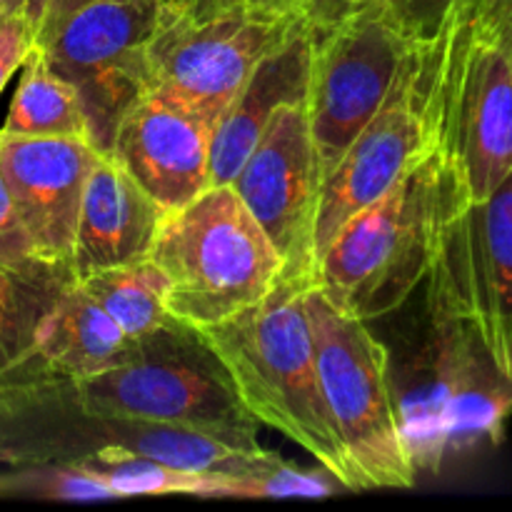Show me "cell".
I'll return each mask as SVG.
<instances>
[{
  "instance_id": "6da1fadb",
  "label": "cell",
  "mask_w": 512,
  "mask_h": 512,
  "mask_svg": "<svg viewBox=\"0 0 512 512\" xmlns=\"http://www.w3.org/2000/svg\"><path fill=\"white\" fill-rule=\"evenodd\" d=\"M310 283H280L250 308L198 335L225 368L235 395L258 425H268L318 460L345 490H358L318 365L305 293Z\"/></svg>"
},
{
  "instance_id": "7a4b0ae2",
  "label": "cell",
  "mask_w": 512,
  "mask_h": 512,
  "mask_svg": "<svg viewBox=\"0 0 512 512\" xmlns=\"http://www.w3.org/2000/svg\"><path fill=\"white\" fill-rule=\"evenodd\" d=\"M463 200L458 170L438 143L340 228L320 253L313 285L365 323L393 313L425 283L443 223Z\"/></svg>"
},
{
  "instance_id": "3957f363",
  "label": "cell",
  "mask_w": 512,
  "mask_h": 512,
  "mask_svg": "<svg viewBox=\"0 0 512 512\" xmlns=\"http://www.w3.org/2000/svg\"><path fill=\"white\" fill-rule=\"evenodd\" d=\"M438 138L468 200L512 173V0H460L438 28Z\"/></svg>"
},
{
  "instance_id": "277c9868",
  "label": "cell",
  "mask_w": 512,
  "mask_h": 512,
  "mask_svg": "<svg viewBox=\"0 0 512 512\" xmlns=\"http://www.w3.org/2000/svg\"><path fill=\"white\" fill-rule=\"evenodd\" d=\"M150 260L168 278V313L195 330L250 308L283 278V258L233 185L168 210Z\"/></svg>"
},
{
  "instance_id": "5b68a950",
  "label": "cell",
  "mask_w": 512,
  "mask_h": 512,
  "mask_svg": "<svg viewBox=\"0 0 512 512\" xmlns=\"http://www.w3.org/2000/svg\"><path fill=\"white\" fill-rule=\"evenodd\" d=\"M325 403L348 450L358 490H408L418 463L395 395L388 348L365 320L343 313L315 285L305 293Z\"/></svg>"
},
{
  "instance_id": "8992f818",
  "label": "cell",
  "mask_w": 512,
  "mask_h": 512,
  "mask_svg": "<svg viewBox=\"0 0 512 512\" xmlns=\"http://www.w3.org/2000/svg\"><path fill=\"white\" fill-rule=\"evenodd\" d=\"M35 383L50 385L70 408L88 415L180 423L225 433H258L260 428L238 400L213 350L198 330L180 320L143 340L138 353L115 368L73 383Z\"/></svg>"
},
{
  "instance_id": "52a82bcc",
  "label": "cell",
  "mask_w": 512,
  "mask_h": 512,
  "mask_svg": "<svg viewBox=\"0 0 512 512\" xmlns=\"http://www.w3.org/2000/svg\"><path fill=\"white\" fill-rule=\"evenodd\" d=\"M163 10V0H90L35 43L78 93L98 153H110L123 115L153 88L148 43Z\"/></svg>"
},
{
  "instance_id": "ba28073f",
  "label": "cell",
  "mask_w": 512,
  "mask_h": 512,
  "mask_svg": "<svg viewBox=\"0 0 512 512\" xmlns=\"http://www.w3.org/2000/svg\"><path fill=\"white\" fill-rule=\"evenodd\" d=\"M435 65L438 33L410 48L383 105L325 175L315 220V265L355 213L388 193L410 165L440 143L433 98Z\"/></svg>"
},
{
  "instance_id": "9c48e42d",
  "label": "cell",
  "mask_w": 512,
  "mask_h": 512,
  "mask_svg": "<svg viewBox=\"0 0 512 512\" xmlns=\"http://www.w3.org/2000/svg\"><path fill=\"white\" fill-rule=\"evenodd\" d=\"M303 18L260 13L245 0L190 18L163 10L148 43L153 88L175 95L205 118H223L260 60L278 50Z\"/></svg>"
},
{
  "instance_id": "30bf717a",
  "label": "cell",
  "mask_w": 512,
  "mask_h": 512,
  "mask_svg": "<svg viewBox=\"0 0 512 512\" xmlns=\"http://www.w3.org/2000/svg\"><path fill=\"white\" fill-rule=\"evenodd\" d=\"M415 43L383 0L313 33L305 108L323 180L383 105Z\"/></svg>"
},
{
  "instance_id": "8fae6325",
  "label": "cell",
  "mask_w": 512,
  "mask_h": 512,
  "mask_svg": "<svg viewBox=\"0 0 512 512\" xmlns=\"http://www.w3.org/2000/svg\"><path fill=\"white\" fill-rule=\"evenodd\" d=\"M425 278L512 380V173L490 195L463 200L448 215Z\"/></svg>"
},
{
  "instance_id": "7c38bea8",
  "label": "cell",
  "mask_w": 512,
  "mask_h": 512,
  "mask_svg": "<svg viewBox=\"0 0 512 512\" xmlns=\"http://www.w3.org/2000/svg\"><path fill=\"white\" fill-rule=\"evenodd\" d=\"M230 185L283 258V278L313 285L323 170L305 103L275 110Z\"/></svg>"
},
{
  "instance_id": "4fadbf2b",
  "label": "cell",
  "mask_w": 512,
  "mask_h": 512,
  "mask_svg": "<svg viewBox=\"0 0 512 512\" xmlns=\"http://www.w3.org/2000/svg\"><path fill=\"white\" fill-rule=\"evenodd\" d=\"M215 123L175 95L150 88L118 123L110 158L165 210L208 188Z\"/></svg>"
},
{
  "instance_id": "5bb4252c",
  "label": "cell",
  "mask_w": 512,
  "mask_h": 512,
  "mask_svg": "<svg viewBox=\"0 0 512 512\" xmlns=\"http://www.w3.org/2000/svg\"><path fill=\"white\" fill-rule=\"evenodd\" d=\"M100 155L85 138L0 133V173L45 263L70 268L85 180Z\"/></svg>"
},
{
  "instance_id": "9a60e30c",
  "label": "cell",
  "mask_w": 512,
  "mask_h": 512,
  "mask_svg": "<svg viewBox=\"0 0 512 512\" xmlns=\"http://www.w3.org/2000/svg\"><path fill=\"white\" fill-rule=\"evenodd\" d=\"M168 210L150 198L110 155H100L85 180L70 273L75 280L150 258Z\"/></svg>"
},
{
  "instance_id": "2e32d148",
  "label": "cell",
  "mask_w": 512,
  "mask_h": 512,
  "mask_svg": "<svg viewBox=\"0 0 512 512\" xmlns=\"http://www.w3.org/2000/svg\"><path fill=\"white\" fill-rule=\"evenodd\" d=\"M310 58L313 30L303 20L278 50L260 60L245 88L215 125L208 188L230 185L280 105L308 100Z\"/></svg>"
},
{
  "instance_id": "e0dca14e",
  "label": "cell",
  "mask_w": 512,
  "mask_h": 512,
  "mask_svg": "<svg viewBox=\"0 0 512 512\" xmlns=\"http://www.w3.org/2000/svg\"><path fill=\"white\" fill-rule=\"evenodd\" d=\"M138 345L73 280L45 318L30 358L3 378L73 383L125 363Z\"/></svg>"
},
{
  "instance_id": "ac0fdd59",
  "label": "cell",
  "mask_w": 512,
  "mask_h": 512,
  "mask_svg": "<svg viewBox=\"0 0 512 512\" xmlns=\"http://www.w3.org/2000/svg\"><path fill=\"white\" fill-rule=\"evenodd\" d=\"M73 280L63 265H0V378L30 358L45 318Z\"/></svg>"
},
{
  "instance_id": "d6986e66",
  "label": "cell",
  "mask_w": 512,
  "mask_h": 512,
  "mask_svg": "<svg viewBox=\"0 0 512 512\" xmlns=\"http://www.w3.org/2000/svg\"><path fill=\"white\" fill-rule=\"evenodd\" d=\"M135 343L153 338L163 328L175 323L168 313L165 295L168 278L155 260L105 268L75 280Z\"/></svg>"
},
{
  "instance_id": "ffe728a7",
  "label": "cell",
  "mask_w": 512,
  "mask_h": 512,
  "mask_svg": "<svg viewBox=\"0 0 512 512\" xmlns=\"http://www.w3.org/2000/svg\"><path fill=\"white\" fill-rule=\"evenodd\" d=\"M18 88L10 100L8 115L0 128L3 135H25V138H85L83 108L78 93L68 80L53 73L35 45L23 63Z\"/></svg>"
},
{
  "instance_id": "44dd1931",
  "label": "cell",
  "mask_w": 512,
  "mask_h": 512,
  "mask_svg": "<svg viewBox=\"0 0 512 512\" xmlns=\"http://www.w3.org/2000/svg\"><path fill=\"white\" fill-rule=\"evenodd\" d=\"M80 470L98 478L113 498H138V495H198L203 498L208 475L170 468L158 460L118 450H90L70 458Z\"/></svg>"
},
{
  "instance_id": "7402d4cb",
  "label": "cell",
  "mask_w": 512,
  "mask_h": 512,
  "mask_svg": "<svg viewBox=\"0 0 512 512\" xmlns=\"http://www.w3.org/2000/svg\"><path fill=\"white\" fill-rule=\"evenodd\" d=\"M338 480L325 468L308 470L273 458L240 475H208L203 498H330Z\"/></svg>"
},
{
  "instance_id": "603a6c76",
  "label": "cell",
  "mask_w": 512,
  "mask_h": 512,
  "mask_svg": "<svg viewBox=\"0 0 512 512\" xmlns=\"http://www.w3.org/2000/svg\"><path fill=\"white\" fill-rule=\"evenodd\" d=\"M0 265L8 268H38V265H50L38 258L30 235L25 233L23 223L18 218L10 190L5 185L3 173H0Z\"/></svg>"
},
{
  "instance_id": "cb8c5ba5",
  "label": "cell",
  "mask_w": 512,
  "mask_h": 512,
  "mask_svg": "<svg viewBox=\"0 0 512 512\" xmlns=\"http://www.w3.org/2000/svg\"><path fill=\"white\" fill-rule=\"evenodd\" d=\"M35 25L25 15L0 8V93L35 48Z\"/></svg>"
},
{
  "instance_id": "d4e9b609",
  "label": "cell",
  "mask_w": 512,
  "mask_h": 512,
  "mask_svg": "<svg viewBox=\"0 0 512 512\" xmlns=\"http://www.w3.org/2000/svg\"><path fill=\"white\" fill-rule=\"evenodd\" d=\"M400 28L415 40L433 38L460 0H383Z\"/></svg>"
},
{
  "instance_id": "484cf974",
  "label": "cell",
  "mask_w": 512,
  "mask_h": 512,
  "mask_svg": "<svg viewBox=\"0 0 512 512\" xmlns=\"http://www.w3.org/2000/svg\"><path fill=\"white\" fill-rule=\"evenodd\" d=\"M373 3H378V0H308L303 20L313 33H318V30H328L333 25L343 23L350 15Z\"/></svg>"
},
{
  "instance_id": "4316f807",
  "label": "cell",
  "mask_w": 512,
  "mask_h": 512,
  "mask_svg": "<svg viewBox=\"0 0 512 512\" xmlns=\"http://www.w3.org/2000/svg\"><path fill=\"white\" fill-rule=\"evenodd\" d=\"M85 3H90V0H48V3H45V13H43V20H40L38 38H35V43H38V40H43L45 35L53 33V30L58 28L65 18H70V15H73L75 10L83 8Z\"/></svg>"
},
{
  "instance_id": "83f0119b",
  "label": "cell",
  "mask_w": 512,
  "mask_h": 512,
  "mask_svg": "<svg viewBox=\"0 0 512 512\" xmlns=\"http://www.w3.org/2000/svg\"><path fill=\"white\" fill-rule=\"evenodd\" d=\"M165 8L170 13H183L190 18H203V15L215 13V10H223L228 5L240 3V0H163Z\"/></svg>"
},
{
  "instance_id": "f1b7e54d",
  "label": "cell",
  "mask_w": 512,
  "mask_h": 512,
  "mask_svg": "<svg viewBox=\"0 0 512 512\" xmlns=\"http://www.w3.org/2000/svg\"><path fill=\"white\" fill-rule=\"evenodd\" d=\"M260 13L280 15V18H303L308 0H245Z\"/></svg>"
},
{
  "instance_id": "f546056e",
  "label": "cell",
  "mask_w": 512,
  "mask_h": 512,
  "mask_svg": "<svg viewBox=\"0 0 512 512\" xmlns=\"http://www.w3.org/2000/svg\"><path fill=\"white\" fill-rule=\"evenodd\" d=\"M45 3H48V0H0V8L10 10V13L25 15V18L35 25V33H38L40 20H43L45 13ZM35 38H38V35H35Z\"/></svg>"
},
{
  "instance_id": "4dcf8cb0",
  "label": "cell",
  "mask_w": 512,
  "mask_h": 512,
  "mask_svg": "<svg viewBox=\"0 0 512 512\" xmlns=\"http://www.w3.org/2000/svg\"><path fill=\"white\" fill-rule=\"evenodd\" d=\"M3 465V463H0ZM3 475H5V470H0V493H3Z\"/></svg>"
}]
</instances>
